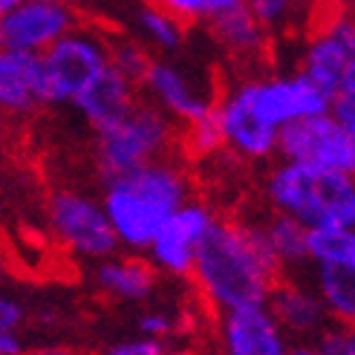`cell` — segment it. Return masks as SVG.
<instances>
[{
  "instance_id": "31",
  "label": "cell",
  "mask_w": 355,
  "mask_h": 355,
  "mask_svg": "<svg viewBox=\"0 0 355 355\" xmlns=\"http://www.w3.org/2000/svg\"><path fill=\"white\" fill-rule=\"evenodd\" d=\"M26 321V306L17 297L0 292V329L6 332H17Z\"/></svg>"
},
{
  "instance_id": "16",
  "label": "cell",
  "mask_w": 355,
  "mask_h": 355,
  "mask_svg": "<svg viewBox=\"0 0 355 355\" xmlns=\"http://www.w3.org/2000/svg\"><path fill=\"white\" fill-rule=\"evenodd\" d=\"M141 87L150 93L159 110L180 121H191L202 116L208 107H214V101L193 87V81L185 76V69L168 61H150L145 78H141Z\"/></svg>"
},
{
  "instance_id": "36",
  "label": "cell",
  "mask_w": 355,
  "mask_h": 355,
  "mask_svg": "<svg viewBox=\"0 0 355 355\" xmlns=\"http://www.w3.org/2000/svg\"><path fill=\"white\" fill-rule=\"evenodd\" d=\"M0 214H3V197H0Z\"/></svg>"
},
{
  "instance_id": "18",
  "label": "cell",
  "mask_w": 355,
  "mask_h": 355,
  "mask_svg": "<svg viewBox=\"0 0 355 355\" xmlns=\"http://www.w3.org/2000/svg\"><path fill=\"white\" fill-rule=\"evenodd\" d=\"M156 269L139 254H110L96 260L93 286L113 300H148L156 292Z\"/></svg>"
},
{
  "instance_id": "32",
  "label": "cell",
  "mask_w": 355,
  "mask_h": 355,
  "mask_svg": "<svg viewBox=\"0 0 355 355\" xmlns=\"http://www.w3.org/2000/svg\"><path fill=\"white\" fill-rule=\"evenodd\" d=\"M24 352H26V347L21 341V335L0 329V355H24Z\"/></svg>"
},
{
  "instance_id": "1",
  "label": "cell",
  "mask_w": 355,
  "mask_h": 355,
  "mask_svg": "<svg viewBox=\"0 0 355 355\" xmlns=\"http://www.w3.org/2000/svg\"><path fill=\"white\" fill-rule=\"evenodd\" d=\"M217 312L266 306L272 286L286 277L272 257L260 223L217 220L193 254L191 275Z\"/></svg>"
},
{
  "instance_id": "17",
  "label": "cell",
  "mask_w": 355,
  "mask_h": 355,
  "mask_svg": "<svg viewBox=\"0 0 355 355\" xmlns=\"http://www.w3.org/2000/svg\"><path fill=\"white\" fill-rule=\"evenodd\" d=\"M136 104V84L128 81L116 67H104L101 73L76 96L73 107L93 124V130L107 128Z\"/></svg>"
},
{
  "instance_id": "5",
  "label": "cell",
  "mask_w": 355,
  "mask_h": 355,
  "mask_svg": "<svg viewBox=\"0 0 355 355\" xmlns=\"http://www.w3.org/2000/svg\"><path fill=\"white\" fill-rule=\"evenodd\" d=\"M110 64L107 44L96 32L69 29L67 35L41 52L44 104H73L76 96Z\"/></svg>"
},
{
  "instance_id": "10",
  "label": "cell",
  "mask_w": 355,
  "mask_h": 355,
  "mask_svg": "<svg viewBox=\"0 0 355 355\" xmlns=\"http://www.w3.org/2000/svg\"><path fill=\"white\" fill-rule=\"evenodd\" d=\"M214 223L217 217L211 214V208L200 202H182L159 225L150 245L145 248L150 257V266L156 272H165L171 277H188L193 266V254H197L200 243L205 240V234L211 232Z\"/></svg>"
},
{
  "instance_id": "2",
  "label": "cell",
  "mask_w": 355,
  "mask_h": 355,
  "mask_svg": "<svg viewBox=\"0 0 355 355\" xmlns=\"http://www.w3.org/2000/svg\"><path fill=\"white\" fill-rule=\"evenodd\" d=\"M182 202H188L185 173L162 156L104 180L101 208L113 225L119 248L128 252H145L159 225Z\"/></svg>"
},
{
  "instance_id": "3",
  "label": "cell",
  "mask_w": 355,
  "mask_h": 355,
  "mask_svg": "<svg viewBox=\"0 0 355 355\" xmlns=\"http://www.w3.org/2000/svg\"><path fill=\"white\" fill-rule=\"evenodd\" d=\"M266 197L280 214H289L306 228L355 225V180L352 173L283 162L266 180Z\"/></svg>"
},
{
  "instance_id": "25",
  "label": "cell",
  "mask_w": 355,
  "mask_h": 355,
  "mask_svg": "<svg viewBox=\"0 0 355 355\" xmlns=\"http://www.w3.org/2000/svg\"><path fill=\"white\" fill-rule=\"evenodd\" d=\"M185 148L193 156H211L223 148V130L217 119V104L208 107L202 116L185 121Z\"/></svg>"
},
{
  "instance_id": "26",
  "label": "cell",
  "mask_w": 355,
  "mask_h": 355,
  "mask_svg": "<svg viewBox=\"0 0 355 355\" xmlns=\"http://www.w3.org/2000/svg\"><path fill=\"white\" fill-rule=\"evenodd\" d=\"M107 58H110V67H116L119 73L128 81H133L136 87H141V78H145L148 67L153 61L145 52V46L136 41H119V44L107 46Z\"/></svg>"
},
{
  "instance_id": "33",
  "label": "cell",
  "mask_w": 355,
  "mask_h": 355,
  "mask_svg": "<svg viewBox=\"0 0 355 355\" xmlns=\"http://www.w3.org/2000/svg\"><path fill=\"white\" fill-rule=\"evenodd\" d=\"M24 355H87V352L69 349V347H38V349H32V352H24Z\"/></svg>"
},
{
  "instance_id": "7",
  "label": "cell",
  "mask_w": 355,
  "mask_h": 355,
  "mask_svg": "<svg viewBox=\"0 0 355 355\" xmlns=\"http://www.w3.org/2000/svg\"><path fill=\"white\" fill-rule=\"evenodd\" d=\"M49 225L73 254L101 260L119 252L113 225L98 200L78 191H55L49 197Z\"/></svg>"
},
{
  "instance_id": "28",
  "label": "cell",
  "mask_w": 355,
  "mask_h": 355,
  "mask_svg": "<svg viewBox=\"0 0 355 355\" xmlns=\"http://www.w3.org/2000/svg\"><path fill=\"white\" fill-rule=\"evenodd\" d=\"M295 3H297V0H245L248 12L257 17L266 32L286 24L289 15L295 12Z\"/></svg>"
},
{
  "instance_id": "29",
  "label": "cell",
  "mask_w": 355,
  "mask_h": 355,
  "mask_svg": "<svg viewBox=\"0 0 355 355\" xmlns=\"http://www.w3.org/2000/svg\"><path fill=\"white\" fill-rule=\"evenodd\" d=\"M139 332L141 335H150V338H159V341H168L173 338L180 329V321L171 315V312H162V309H148L139 315Z\"/></svg>"
},
{
  "instance_id": "21",
  "label": "cell",
  "mask_w": 355,
  "mask_h": 355,
  "mask_svg": "<svg viewBox=\"0 0 355 355\" xmlns=\"http://www.w3.org/2000/svg\"><path fill=\"white\" fill-rule=\"evenodd\" d=\"M211 35L228 49L240 52V55H257L266 46V29L260 26L257 17L248 12V6H234L232 12H225L208 24Z\"/></svg>"
},
{
  "instance_id": "13",
  "label": "cell",
  "mask_w": 355,
  "mask_h": 355,
  "mask_svg": "<svg viewBox=\"0 0 355 355\" xmlns=\"http://www.w3.org/2000/svg\"><path fill=\"white\" fill-rule=\"evenodd\" d=\"M217 119L223 130V148L240 159H269L277 153V130L263 124L245 104L240 90H232L217 104Z\"/></svg>"
},
{
  "instance_id": "11",
  "label": "cell",
  "mask_w": 355,
  "mask_h": 355,
  "mask_svg": "<svg viewBox=\"0 0 355 355\" xmlns=\"http://www.w3.org/2000/svg\"><path fill=\"white\" fill-rule=\"evenodd\" d=\"M76 24V9L67 0H24L0 17V46L41 55Z\"/></svg>"
},
{
  "instance_id": "35",
  "label": "cell",
  "mask_w": 355,
  "mask_h": 355,
  "mask_svg": "<svg viewBox=\"0 0 355 355\" xmlns=\"http://www.w3.org/2000/svg\"><path fill=\"white\" fill-rule=\"evenodd\" d=\"M17 3H24V0H0V17H3L6 12H12Z\"/></svg>"
},
{
  "instance_id": "37",
  "label": "cell",
  "mask_w": 355,
  "mask_h": 355,
  "mask_svg": "<svg viewBox=\"0 0 355 355\" xmlns=\"http://www.w3.org/2000/svg\"><path fill=\"white\" fill-rule=\"evenodd\" d=\"M0 275H3V260H0Z\"/></svg>"
},
{
  "instance_id": "9",
  "label": "cell",
  "mask_w": 355,
  "mask_h": 355,
  "mask_svg": "<svg viewBox=\"0 0 355 355\" xmlns=\"http://www.w3.org/2000/svg\"><path fill=\"white\" fill-rule=\"evenodd\" d=\"M300 76H306L327 98L355 96V26L352 17L338 15L306 44Z\"/></svg>"
},
{
  "instance_id": "15",
  "label": "cell",
  "mask_w": 355,
  "mask_h": 355,
  "mask_svg": "<svg viewBox=\"0 0 355 355\" xmlns=\"http://www.w3.org/2000/svg\"><path fill=\"white\" fill-rule=\"evenodd\" d=\"M44 104L41 55L0 46V110L12 116L32 113Z\"/></svg>"
},
{
  "instance_id": "27",
  "label": "cell",
  "mask_w": 355,
  "mask_h": 355,
  "mask_svg": "<svg viewBox=\"0 0 355 355\" xmlns=\"http://www.w3.org/2000/svg\"><path fill=\"white\" fill-rule=\"evenodd\" d=\"M309 344L315 347L318 355H355V332H352V324L329 321Z\"/></svg>"
},
{
  "instance_id": "4",
  "label": "cell",
  "mask_w": 355,
  "mask_h": 355,
  "mask_svg": "<svg viewBox=\"0 0 355 355\" xmlns=\"http://www.w3.org/2000/svg\"><path fill=\"white\" fill-rule=\"evenodd\" d=\"M173 139L171 116L156 104H133V107L116 119L107 128L96 130V156L104 180L121 176L145 162L159 159Z\"/></svg>"
},
{
  "instance_id": "6",
  "label": "cell",
  "mask_w": 355,
  "mask_h": 355,
  "mask_svg": "<svg viewBox=\"0 0 355 355\" xmlns=\"http://www.w3.org/2000/svg\"><path fill=\"white\" fill-rule=\"evenodd\" d=\"M277 153L286 162L355 173V133L341 128L329 113H318L280 128Z\"/></svg>"
},
{
  "instance_id": "24",
  "label": "cell",
  "mask_w": 355,
  "mask_h": 355,
  "mask_svg": "<svg viewBox=\"0 0 355 355\" xmlns=\"http://www.w3.org/2000/svg\"><path fill=\"white\" fill-rule=\"evenodd\" d=\"M168 15H173L182 26L188 24H211L214 17L232 12L234 6H243L245 0H153Z\"/></svg>"
},
{
  "instance_id": "14",
  "label": "cell",
  "mask_w": 355,
  "mask_h": 355,
  "mask_svg": "<svg viewBox=\"0 0 355 355\" xmlns=\"http://www.w3.org/2000/svg\"><path fill=\"white\" fill-rule=\"evenodd\" d=\"M266 309L275 315V321L283 327L289 338H300V341H312L329 324L327 306L321 304L318 292L289 277H280L272 286Z\"/></svg>"
},
{
  "instance_id": "8",
  "label": "cell",
  "mask_w": 355,
  "mask_h": 355,
  "mask_svg": "<svg viewBox=\"0 0 355 355\" xmlns=\"http://www.w3.org/2000/svg\"><path fill=\"white\" fill-rule=\"evenodd\" d=\"M252 113L269 124V128L280 130L292 121L309 119L318 113L329 110V98L318 90V87L306 76H275V78H254L237 87Z\"/></svg>"
},
{
  "instance_id": "19",
  "label": "cell",
  "mask_w": 355,
  "mask_h": 355,
  "mask_svg": "<svg viewBox=\"0 0 355 355\" xmlns=\"http://www.w3.org/2000/svg\"><path fill=\"white\" fill-rule=\"evenodd\" d=\"M315 292L327 306L329 321H355V266L315 263Z\"/></svg>"
},
{
  "instance_id": "30",
  "label": "cell",
  "mask_w": 355,
  "mask_h": 355,
  "mask_svg": "<svg viewBox=\"0 0 355 355\" xmlns=\"http://www.w3.org/2000/svg\"><path fill=\"white\" fill-rule=\"evenodd\" d=\"M104 355H171L168 352V341L150 338V335H136V338H124L107 347Z\"/></svg>"
},
{
  "instance_id": "23",
  "label": "cell",
  "mask_w": 355,
  "mask_h": 355,
  "mask_svg": "<svg viewBox=\"0 0 355 355\" xmlns=\"http://www.w3.org/2000/svg\"><path fill=\"white\" fill-rule=\"evenodd\" d=\"M139 32L162 52H176L185 44V26L156 3H141L136 9Z\"/></svg>"
},
{
  "instance_id": "20",
  "label": "cell",
  "mask_w": 355,
  "mask_h": 355,
  "mask_svg": "<svg viewBox=\"0 0 355 355\" xmlns=\"http://www.w3.org/2000/svg\"><path fill=\"white\" fill-rule=\"evenodd\" d=\"M257 223H260V232L266 237V245H269V252L283 269V275L309 263L306 260V225L304 223H297L289 214H280V211H275V214H269L266 220H257Z\"/></svg>"
},
{
  "instance_id": "34",
  "label": "cell",
  "mask_w": 355,
  "mask_h": 355,
  "mask_svg": "<svg viewBox=\"0 0 355 355\" xmlns=\"http://www.w3.org/2000/svg\"><path fill=\"white\" fill-rule=\"evenodd\" d=\"M286 355H318V352H315V347L309 341H300V344H292Z\"/></svg>"
},
{
  "instance_id": "12",
  "label": "cell",
  "mask_w": 355,
  "mask_h": 355,
  "mask_svg": "<svg viewBox=\"0 0 355 355\" xmlns=\"http://www.w3.org/2000/svg\"><path fill=\"white\" fill-rule=\"evenodd\" d=\"M289 335L266 306H243L220 312L223 355H286Z\"/></svg>"
},
{
  "instance_id": "22",
  "label": "cell",
  "mask_w": 355,
  "mask_h": 355,
  "mask_svg": "<svg viewBox=\"0 0 355 355\" xmlns=\"http://www.w3.org/2000/svg\"><path fill=\"white\" fill-rule=\"evenodd\" d=\"M309 263L355 266V228L352 225H312L306 228Z\"/></svg>"
}]
</instances>
